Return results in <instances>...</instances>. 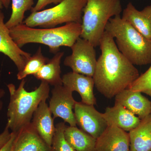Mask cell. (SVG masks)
I'll use <instances>...</instances> for the list:
<instances>
[{
  "label": "cell",
  "mask_w": 151,
  "mask_h": 151,
  "mask_svg": "<svg viewBox=\"0 0 151 151\" xmlns=\"http://www.w3.org/2000/svg\"><path fill=\"white\" fill-rule=\"evenodd\" d=\"M116 39L119 51L134 65L151 63V40L143 36L121 15L109 19L105 27Z\"/></svg>",
  "instance_id": "cell-4"
},
{
  "label": "cell",
  "mask_w": 151,
  "mask_h": 151,
  "mask_svg": "<svg viewBox=\"0 0 151 151\" xmlns=\"http://www.w3.org/2000/svg\"><path fill=\"white\" fill-rule=\"evenodd\" d=\"M63 0H38L35 6L31 10V12L42 11L45 6L50 4H58Z\"/></svg>",
  "instance_id": "cell-25"
},
{
  "label": "cell",
  "mask_w": 151,
  "mask_h": 151,
  "mask_svg": "<svg viewBox=\"0 0 151 151\" xmlns=\"http://www.w3.org/2000/svg\"><path fill=\"white\" fill-rule=\"evenodd\" d=\"M103 115L108 126H115L127 132L134 129L141 122L138 116L118 103H115L113 107H107Z\"/></svg>",
  "instance_id": "cell-16"
},
{
  "label": "cell",
  "mask_w": 151,
  "mask_h": 151,
  "mask_svg": "<svg viewBox=\"0 0 151 151\" xmlns=\"http://www.w3.org/2000/svg\"><path fill=\"white\" fill-rule=\"evenodd\" d=\"M11 0H0V3L2 4L3 7L7 9L9 6Z\"/></svg>",
  "instance_id": "cell-29"
},
{
  "label": "cell",
  "mask_w": 151,
  "mask_h": 151,
  "mask_svg": "<svg viewBox=\"0 0 151 151\" xmlns=\"http://www.w3.org/2000/svg\"><path fill=\"white\" fill-rule=\"evenodd\" d=\"M73 110L76 125L95 139L108 127L103 113L98 112L94 105L76 102Z\"/></svg>",
  "instance_id": "cell-9"
},
{
  "label": "cell",
  "mask_w": 151,
  "mask_h": 151,
  "mask_svg": "<svg viewBox=\"0 0 151 151\" xmlns=\"http://www.w3.org/2000/svg\"><path fill=\"white\" fill-rule=\"evenodd\" d=\"M64 54L63 52H57L52 58L49 59L48 61L41 68L34 76L51 86L63 85L60 63Z\"/></svg>",
  "instance_id": "cell-19"
},
{
  "label": "cell",
  "mask_w": 151,
  "mask_h": 151,
  "mask_svg": "<svg viewBox=\"0 0 151 151\" xmlns=\"http://www.w3.org/2000/svg\"><path fill=\"white\" fill-rule=\"evenodd\" d=\"M94 151H130V139L127 132L108 126L96 139Z\"/></svg>",
  "instance_id": "cell-11"
},
{
  "label": "cell",
  "mask_w": 151,
  "mask_h": 151,
  "mask_svg": "<svg viewBox=\"0 0 151 151\" xmlns=\"http://www.w3.org/2000/svg\"><path fill=\"white\" fill-rule=\"evenodd\" d=\"M17 133L12 132V136L8 142L0 149V151H11L13 146L14 142Z\"/></svg>",
  "instance_id": "cell-27"
},
{
  "label": "cell",
  "mask_w": 151,
  "mask_h": 151,
  "mask_svg": "<svg viewBox=\"0 0 151 151\" xmlns=\"http://www.w3.org/2000/svg\"><path fill=\"white\" fill-rule=\"evenodd\" d=\"M8 127L6 126L4 129L0 134V149L4 147L10 139L12 132Z\"/></svg>",
  "instance_id": "cell-26"
},
{
  "label": "cell",
  "mask_w": 151,
  "mask_h": 151,
  "mask_svg": "<svg viewBox=\"0 0 151 151\" xmlns=\"http://www.w3.org/2000/svg\"><path fill=\"white\" fill-rule=\"evenodd\" d=\"M48 60V58L42 54L41 47H40L36 52L27 61L23 69L18 71L17 78L22 80L28 76L34 75Z\"/></svg>",
  "instance_id": "cell-22"
},
{
  "label": "cell",
  "mask_w": 151,
  "mask_h": 151,
  "mask_svg": "<svg viewBox=\"0 0 151 151\" xmlns=\"http://www.w3.org/2000/svg\"><path fill=\"white\" fill-rule=\"evenodd\" d=\"M114 39L105 31L93 76L97 91L109 99L128 88L139 76L138 69L119 51Z\"/></svg>",
  "instance_id": "cell-1"
},
{
  "label": "cell",
  "mask_w": 151,
  "mask_h": 151,
  "mask_svg": "<svg viewBox=\"0 0 151 151\" xmlns=\"http://www.w3.org/2000/svg\"><path fill=\"white\" fill-rule=\"evenodd\" d=\"M10 29L14 42L21 48L28 43H40L48 47L50 52L55 54L61 47H71L81 33V24L70 22L58 27L35 29L24 24Z\"/></svg>",
  "instance_id": "cell-3"
},
{
  "label": "cell",
  "mask_w": 151,
  "mask_h": 151,
  "mask_svg": "<svg viewBox=\"0 0 151 151\" xmlns=\"http://www.w3.org/2000/svg\"><path fill=\"white\" fill-rule=\"evenodd\" d=\"M55 126V132L51 145L52 151H76L65 139L64 131L66 125L65 122H60Z\"/></svg>",
  "instance_id": "cell-23"
},
{
  "label": "cell",
  "mask_w": 151,
  "mask_h": 151,
  "mask_svg": "<svg viewBox=\"0 0 151 151\" xmlns=\"http://www.w3.org/2000/svg\"></svg>",
  "instance_id": "cell-31"
},
{
  "label": "cell",
  "mask_w": 151,
  "mask_h": 151,
  "mask_svg": "<svg viewBox=\"0 0 151 151\" xmlns=\"http://www.w3.org/2000/svg\"><path fill=\"white\" fill-rule=\"evenodd\" d=\"M65 139L76 151H94L96 139L76 127L66 126Z\"/></svg>",
  "instance_id": "cell-20"
},
{
  "label": "cell",
  "mask_w": 151,
  "mask_h": 151,
  "mask_svg": "<svg viewBox=\"0 0 151 151\" xmlns=\"http://www.w3.org/2000/svg\"><path fill=\"white\" fill-rule=\"evenodd\" d=\"M4 7H3V6L2 5V4H1V3H0V9H3V8Z\"/></svg>",
  "instance_id": "cell-30"
},
{
  "label": "cell",
  "mask_w": 151,
  "mask_h": 151,
  "mask_svg": "<svg viewBox=\"0 0 151 151\" xmlns=\"http://www.w3.org/2000/svg\"><path fill=\"white\" fill-rule=\"evenodd\" d=\"M46 101H42L39 104L34 113L31 123L39 135L49 145L51 146L55 126Z\"/></svg>",
  "instance_id": "cell-15"
},
{
  "label": "cell",
  "mask_w": 151,
  "mask_h": 151,
  "mask_svg": "<svg viewBox=\"0 0 151 151\" xmlns=\"http://www.w3.org/2000/svg\"><path fill=\"white\" fill-rule=\"evenodd\" d=\"M122 11L121 0H87L83 9L80 37L96 47L112 17L120 15Z\"/></svg>",
  "instance_id": "cell-5"
},
{
  "label": "cell",
  "mask_w": 151,
  "mask_h": 151,
  "mask_svg": "<svg viewBox=\"0 0 151 151\" xmlns=\"http://www.w3.org/2000/svg\"><path fill=\"white\" fill-rule=\"evenodd\" d=\"M122 18L151 40V5L139 11L132 3H129L123 11Z\"/></svg>",
  "instance_id": "cell-17"
},
{
  "label": "cell",
  "mask_w": 151,
  "mask_h": 151,
  "mask_svg": "<svg viewBox=\"0 0 151 151\" xmlns=\"http://www.w3.org/2000/svg\"><path fill=\"white\" fill-rule=\"evenodd\" d=\"M5 94V91L4 89L0 88V111L3 109L4 103H3V98Z\"/></svg>",
  "instance_id": "cell-28"
},
{
  "label": "cell",
  "mask_w": 151,
  "mask_h": 151,
  "mask_svg": "<svg viewBox=\"0 0 151 151\" xmlns=\"http://www.w3.org/2000/svg\"><path fill=\"white\" fill-rule=\"evenodd\" d=\"M51 94L49 108L53 119L60 118L70 127H76L73 111L76 101L73 97V92L62 85L54 86Z\"/></svg>",
  "instance_id": "cell-8"
},
{
  "label": "cell",
  "mask_w": 151,
  "mask_h": 151,
  "mask_svg": "<svg viewBox=\"0 0 151 151\" xmlns=\"http://www.w3.org/2000/svg\"><path fill=\"white\" fill-rule=\"evenodd\" d=\"M128 88L145 93L151 97V65L145 73L140 76Z\"/></svg>",
  "instance_id": "cell-24"
},
{
  "label": "cell",
  "mask_w": 151,
  "mask_h": 151,
  "mask_svg": "<svg viewBox=\"0 0 151 151\" xmlns=\"http://www.w3.org/2000/svg\"><path fill=\"white\" fill-rule=\"evenodd\" d=\"M94 47L88 41L78 38L70 47L72 53L64 59V65L73 72L93 77L97 63Z\"/></svg>",
  "instance_id": "cell-7"
},
{
  "label": "cell",
  "mask_w": 151,
  "mask_h": 151,
  "mask_svg": "<svg viewBox=\"0 0 151 151\" xmlns=\"http://www.w3.org/2000/svg\"><path fill=\"white\" fill-rule=\"evenodd\" d=\"M87 0H63L55 6L35 12L23 24L30 27L50 28L70 22L81 23L83 9Z\"/></svg>",
  "instance_id": "cell-6"
},
{
  "label": "cell",
  "mask_w": 151,
  "mask_h": 151,
  "mask_svg": "<svg viewBox=\"0 0 151 151\" xmlns=\"http://www.w3.org/2000/svg\"><path fill=\"white\" fill-rule=\"evenodd\" d=\"M115 97V103L121 104L141 120L151 114V102L140 92L127 88Z\"/></svg>",
  "instance_id": "cell-13"
},
{
  "label": "cell",
  "mask_w": 151,
  "mask_h": 151,
  "mask_svg": "<svg viewBox=\"0 0 151 151\" xmlns=\"http://www.w3.org/2000/svg\"><path fill=\"white\" fill-rule=\"evenodd\" d=\"M26 81L22 79L18 88L14 84L7 85L10 94L6 124L11 132L17 133L31 122L33 116L41 102L49 96L50 87L46 82L41 81L35 90L28 92L25 89Z\"/></svg>",
  "instance_id": "cell-2"
},
{
  "label": "cell",
  "mask_w": 151,
  "mask_h": 151,
  "mask_svg": "<svg viewBox=\"0 0 151 151\" xmlns=\"http://www.w3.org/2000/svg\"><path fill=\"white\" fill-rule=\"evenodd\" d=\"M4 15L0 9V52L8 57L20 71L31 56L24 51L14 42L10 34V29L4 23Z\"/></svg>",
  "instance_id": "cell-10"
},
{
  "label": "cell",
  "mask_w": 151,
  "mask_h": 151,
  "mask_svg": "<svg viewBox=\"0 0 151 151\" xmlns=\"http://www.w3.org/2000/svg\"><path fill=\"white\" fill-rule=\"evenodd\" d=\"M11 1L12 14L9 19L5 23L6 26L9 29L23 24L25 13L28 10H31L34 4V0Z\"/></svg>",
  "instance_id": "cell-21"
},
{
  "label": "cell",
  "mask_w": 151,
  "mask_h": 151,
  "mask_svg": "<svg viewBox=\"0 0 151 151\" xmlns=\"http://www.w3.org/2000/svg\"><path fill=\"white\" fill-rule=\"evenodd\" d=\"M11 151H52L31 123L17 133Z\"/></svg>",
  "instance_id": "cell-14"
},
{
  "label": "cell",
  "mask_w": 151,
  "mask_h": 151,
  "mask_svg": "<svg viewBox=\"0 0 151 151\" xmlns=\"http://www.w3.org/2000/svg\"><path fill=\"white\" fill-rule=\"evenodd\" d=\"M129 134L130 151H151V114Z\"/></svg>",
  "instance_id": "cell-18"
},
{
  "label": "cell",
  "mask_w": 151,
  "mask_h": 151,
  "mask_svg": "<svg viewBox=\"0 0 151 151\" xmlns=\"http://www.w3.org/2000/svg\"><path fill=\"white\" fill-rule=\"evenodd\" d=\"M62 78L63 85L72 92H78L81 96L82 103L87 105H96L93 77L72 71L65 73Z\"/></svg>",
  "instance_id": "cell-12"
}]
</instances>
